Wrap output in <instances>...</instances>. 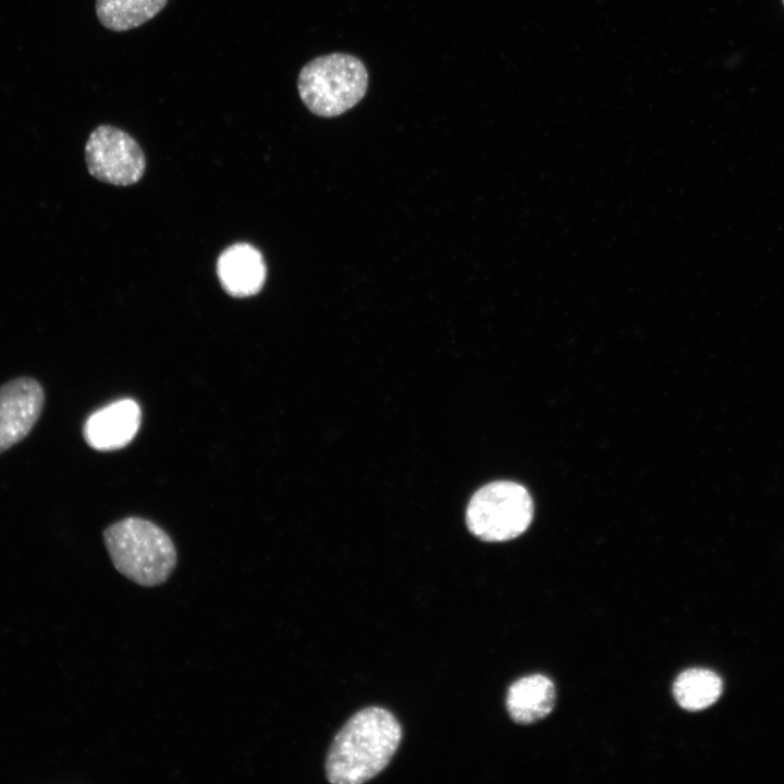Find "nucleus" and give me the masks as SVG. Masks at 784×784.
<instances>
[{"instance_id": "9b49d317", "label": "nucleus", "mask_w": 784, "mask_h": 784, "mask_svg": "<svg viewBox=\"0 0 784 784\" xmlns=\"http://www.w3.org/2000/svg\"><path fill=\"white\" fill-rule=\"evenodd\" d=\"M168 0H96L99 22L113 32H125L155 17Z\"/></svg>"}, {"instance_id": "7ed1b4c3", "label": "nucleus", "mask_w": 784, "mask_h": 784, "mask_svg": "<svg viewBox=\"0 0 784 784\" xmlns=\"http://www.w3.org/2000/svg\"><path fill=\"white\" fill-rule=\"evenodd\" d=\"M368 72L347 53L318 57L305 64L297 78L299 97L316 115L333 118L357 105L365 96Z\"/></svg>"}, {"instance_id": "f8f14e48", "label": "nucleus", "mask_w": 784, "mask_h": 784, "mask_svg": "<svg viewBox=\"0 0 784 784\" xmlns=\"http://www.w3.org/2000/svg\"><path fill=\"white\" fill-rule=\"evenodd\" d=\"M783 4H784V0H783Z\"/></svg>"}, {"instance_id": "20e7f679", "label": "nucleus", "mask_w": 784, "mask_h": 784, "mask_svg": "<svg viewBox=\"0 0 784 784\" xmlns=\"http://www.w3.org/2000/svg\"><path fill=\"white\" fill-rule=\"evenodd\" d=\"M534 506L529 492L513 481H493L480 488L466 510L469 531L485 541H505L530 525Z\"/></svg>"}, {"instance_id": "0eeeda50", "label": "nucleus", "mask_w": 784, "mask_h": 784, "mask_svg": "<svg viewBox=\"0 0 784 784\" xmlns=\"http://www.w3.org/2000/svg\"><path fill=\"white\" fill-rule=\"evenodd\" d=\"M139 405L124 399L93 413L83 429L89 446L98 451L118 450L128 444L140 426Z\"/></svg>"}, {"instance_id": "1a4fd4ad", "label": "nucleus", "mask_w": 784, "mask_h": 784, "mask_svg": "<svg viewBox=\"0 0 784 784\" xmlns=\"http://www.w3.org/2000/svg\"><path fill=\"white\" fill-rule=\"evenodd\" d=\"M555 703V688L541 674L529 675L513 683L506 694V709L518 724H532L551 713Z\"/></svg>"}, {"instance_id": "f257e3e1", "label": "nucleus", "mask_w": 784, "mask_h": 784, "mask_svg": "<svg viewBox=\"0 0 784 784\" xmlns=\"http://www.w3.org/2000/svg\"><path fill=\"white\" fill-rule=\"evenodd\" d=\"M402 738L395 716L379 707L354 714L335 736L326 763L334 784H360L380 773L390 762Z\"/></svg>"}, {"instance_id": "6e6552de", "label": "nucleus", "mask_w": 784, "mask_h": 784, "mask_svg": "<svg viewBox=\"0 0 784 784\" xmlns=\"http://www.w3.org/2000/svg\"><path fill=\"white\" fill-rule=\"evenodd\" d=\"M217 274L225 293L248 297L262 289L267 269L261 253L250 244L237 243L224 249L217 261Z\"/></svg>"}, {"instance_id": "9d476101", "label": "nucleus", "mask_w": 784, "mask_h": 784, "mask_svg": "<svg viewBox=\"0 0 784 784\" xmlns=\"http://www.w3.org/2000/svg\"><path fill=\"white\" fill-rule=\"evenodd\" d=\"M722 690L721 677L706 669L686 670L673 684L676 702L687 711H701L710 707L720 698Z\"/></svg>"}, {"instance_id": "423d86ee", "label": "nucleus", "mask_w": 784, "mask_h": 784, "mask_svg": "<svg viewBox=\"0 0 784 784\" xmlns=\"http://www.w3.org/2000/svg\"><path fill=\"white\" fill-rule=\"evenodd\" d=\"M44 400L41 385L32 378L14 379L0 388V453L28 434Z\"/></svg>"}, {"instance_id": "39448f33", "label": "nucleus", "mask_w": 784, "mask_h": 784, "mask_svg": "<svg viewBox=\"0 0 784 784\" xmlns=\"http://www.w3.org/2000/svg\"><path fill=\"white\" fill-rule=\"evenodd\" d=\"M89 173L97 180L118 186L138 182L146 168L138 143L125 131L103 124L97 126L85 145Z\"/></svg>"}, {"instance_id": "f03ea898", "label": "nucleus", "mask_w": 784, "mask_h": 784, "mask_svg": "<svg viewBox=\"0 0 784 784\" xmlns=\"http://www.w3.org/2000/svg\"><path fill=\"white\" fill-rule=\"evenodd\" d=\"M113 566L144 587L164 583L176 565V551L169 535L156 524L127 517L103 532Z\"/></svg>"}]
</instances>
